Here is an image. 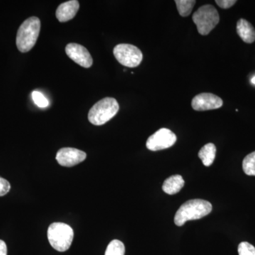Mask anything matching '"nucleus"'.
Here are the masks:
<instances>
[{"instance_id": "nucleus-12", "label": "nucleus", "mask_w": 255, "mask_h": 255, "mask_svg": "<svg viewBox=\"0 0 255 255\" xmlns=\"http://www.w3.org/2000/svg\"><path fill=\"white\" fill-rule=\"evenodd\" d=\"M237 33L245 43H253L255 41V29L249 21L245 18L238 20Z\"/></svg>"}, {"instance_id": "nucleus-4", "label": "nucleus", "mask_w": 255, "mask_h": 255, "mask_svg": "<svg viewBox=\"0 0 255 255\" xmlns=\"http://www.w3.org/2000/svg\"><path fill=\"white\" fill-rule=\"evenodd\" d=\"M74 238L73 228L63 223H53L48 229V239L50 246L59 252L68 251Z\"/></svg>"}, {"instance_id": "nucleus-10", "label": "nucleus", "mask_w": 255, "mask_h": 255, "mask_svg": "<svg viewBox=\"0 0 255 255\" xmlns=\"http://www.w3.org/2000/svg\"><path fill=\"white\" fill-rule=\"evenodd\" d=\"M87 157V154L83 151L73 147H63L58 150L56 160L63 167H73L83 162Z\"/></svg>"}, {"instance_id": "nucleus-22", "label": "nucleus", "mask_w": 255, "mask_h": 255, "mask_svg": "<svg viewBox=\"0 0 255 255\" xmlns=\"http://www.w3.org/2000/svg\"><path fill=\"white\" fill-rule=\"evenodd\" d=\"M7 255V248H6V243L0 240V255Z\"/></svg>"}, {"instance_id": "nucleus-18", "label": "nucleus", "mask_w": 255, "mask_h": 255, "mask_svg": "<svg viewBox=\"0 0 255 255\" xmlns=\"http://www.w3.org/2000/svg\"><path fill=\"white\" fill-rule=\"evenodd\" d=\"M32 97H33V102L38 107L45 108L49 105V102L47 100L46 97L40 92L34 91L32 92Z\"/></svg>"}, {"instance_id": "nucleus-21", "label": "nucleus", "mask_w": 255, "mask_h": 255, "mask_svg": "<svg viewBox=\"0 0 255 255\" xmlns=\"http://www.w3.org/2000/svg\"><path fill=\"white\" fill-rule=\"evenodd\" d=\"M237 2L236 0H216V3L218 6L222 9H229Z\"/></svg>"}, {"instance_id": "nucleus-20", "label": "nucleus", "mask_w": 255, "mask_h": 255, "mask_svg": "<svg viewBox=\"0 0 255 255\" xmlns=\"http://www.w3.org/2000/svg\"><path fill=\"white\" fill-rule=\"evenodd\" d=\"M11 186L9 182L4 178L0 177V196L6 195L9 192Z\"/></svg>"}, {"instance_id": "nucleus-9", "label": "nucleus", "mask_w": 255, "mask_h": 255, "mask_svg": "<svg viewBox=\"0 0 255 255\" xmlns=\"http://www.w3.org/2000/svg\"><path fill=\"white\" fill-rule=\"evenodd\" d=\"M65 52L70 59L83 68H90L93 63L90 52L82 45L74 43H69L65 48Z\"/></svg>"}, {"instance_id": "nucleus-6", "label": "nucleus", "mask_w": 255, "mask_h": 255, "mask_svg": "<svg viewBox=\"0 0 255 255\" xmlns=\"http://www.w3.org/2000/svg\"><path fill=\"white\" fill-rule=\"evenodd\" d=\"M114 55L119 63L128 68H135L141 63V50L131 44L122 43L114 47Z\"/></svg>"}, {"instance_id": "nucleus-1", "label": "nucleus", "mask_w": 255, "mask_h": 255, "mask_svg": "<svg viewBox=\"0 0 255 255\" xmlns=\"http://www.w3.org/2000/svg\"><path fill=\"white\" fill-rule=\"evenodd\" d=\"M212 211V205L209 201L202 199H192L180 206L175 216L174 223L177 226H182L187 221L200 219L207 216Z\"/></svg>"}, {"instance_id": "nucleus-16", "label": "nucleus", "mask_w": 255, "mask_h": 255, "mask_svg": "<svg viewBox=\"0 0 255 255\" xmlns=\"http://www.w3.org/2000/svg\"><path fill=\"white\" fill-rule=\"evenodd\" d=\"M125 255V246L122 241L114 240L107 246L105 255Z\"/></svg>"}, {"instance_id": "nucleus-17", "label": "nucleus", "mask_w": 255, "mask_h": 255, "mask_svg": "<svg viewBox=\"0 0 255 255\" xmlns=\"http://www.w3.org/2000/svg\"><path fill=\"white\" fill-rule=\"evenodd\" d=\"M243 169L247 175L255 176V151L243 159Z\"/></svg>"}, {"instance_id": "nucleus-2", "label": "nucleus", "mask_w": 255, "mask_h": 255, "mask_svg": "<svg viewBox=\"0 0 255 255\" xmlns=\"http://www.w3.org/2000/svg\"><path fill=\"white\" fill-rule=\"evenodd\" d=\"M41 29V21L36 16H32L23 21L18 28L16 35V46L21 53L31 50L36 44Z\"/></svg>"}, {"instance_id": "nucleus-8", "label": "nucleus", "mask_w": 255, "mask_h": 255, "mask_svg": "<svg viewBox=\"0 0 255 255\" xmlns=\"http://www.w3.org/2000/svg\"><path fill=\"white\" fill-rule=\"evenodd\" d=\"M223 105V100L212 93H201L195 96L191 101V107L195 111L203 112L217 110Z\"/></svg>"}, {"instance_id": "nucleus-7", "label": "nucleus", "mask_w": 255, "mask_h": 255, "mask_svg": "<svg viewBox=\"0 0 255 255\" xmlns=\"http://www.w3.org/2000/svg\"><path fill=\"white\" fill-rule=\"evenodd\" d=\"M177 142V136L172 130L162 128L147 138L146 147L151 151L169 148Z\"/></svg>"}, {"instance_id": "nucleus-11", "label": "nucleus", "mask_w": 255, "mask_h": 255, "mask_svg": "<svg viewBox=\"0 0 255 255\" xmlns=\"http://www.w3.org/2000/svg\"><path fill=\"white\" fill-rule=\"evenodd\" d=\"M79 8V1L77 0H71L60 4L56 10L55 15L60 22H66L75 17Z\"/></svg>"}, {"instance_id": "nucleus-13", "label": "nucleus", "mask_w": 255, "mask_h": 255, "mask_svg": "<svg viewBox=\"0 0 255 255\" xmlns=\"http://www.w3.org/2000/svg\"><path fill=\"white\" fill-rule=\"evenodd\" d=\"M184 185V180L182 176L176 174V175L171 176L164 181L162 185V190L166 194L173 195L179 192Z\"/></svg>"}, {"instance_id": "nucleus-19", "label": "nucleus", "mask_w": 255, "mask_h": 255, "mask_svg": "<svg viewBox=\"0 0 255 255\" xmlns=\"http://www.w3.org/2000/svg\"><path fill=\"white\" fill-rule=\"evenodd\" d=\"M239 255H255V248L248 242H242L238 246Z\"/></svg>"}, {"instance_id": "nucleus-3", "label": "nucleus", "mask_w": 255, "mask_h": 255, "mask_svg": "<svg viewBox=\"0 0 255 255\" xmlns=\"http://www.w3.org/2000/svg\"><path fill=\"white\" fill-rule=\"evenodd\" d=\"M119 110L117 100L112 97L102 99L90 109L88 119L95 126H102L114 118Z\"/></svg>"}, {"instance_id": "nucleus-15", "label": "nucleus", "mask_w": 255, "mask_h": 255, "mask_svg": "<svg viewBox=\"0 0 255 255\" xmlns=\"http://www.w3.org/2000/svg\"><path fill=\"white\" fill-rule=\"evenodd\" d=\"M196 2L195 0H176L175 3L179 15L183 17L189 16Z\"/></svg>"}, {"instance_id": "nucleus-14", "label": "nucleus", "mask_w": 255, "mask_h": 255, "mask_svg": "<svg viewBox=\"0 0 255 255\" xmlns=\"http://www.w3.org/2000/svg\"><path fill=\"white\" fill-rule=\"evenodd\" d=\"M216 155V145L213 143H208L202 147L199 152V158L206 167H209L214 162Z\"/></svg>"}, {"instance_id": "nucleus-23", "label": "nucleus", "mask_w": 255, "mask_h": 255, "mask_svg": "<svg viewBox=\"0 0 255 255\" xmlns=\"http://www.w3.org/2000/svg\"><path fill=\"white\" fill-rule=\"evenodd\" d=\"M251 82L252 83L254 84V85H255V76L253 77V78H252Z\"/></svg>"}, {"instance_id": "nucleus-5", "label": "nucleus", "mask_w": 255, "mask_h": 255, "mask_svg": "<svg viewBox=\"0 0 255 255\" xmlns=\"http://www.w3.org/2000/svg\"><path fill=\"white\" fill-rule=\"evenodd\" d=\"M192 19L198 32L202 36H206L219 23L220 16L213 5L206 4L196 10L193 14Z\"/></svg>"}]
</instances>
